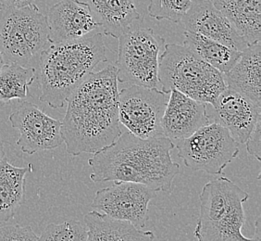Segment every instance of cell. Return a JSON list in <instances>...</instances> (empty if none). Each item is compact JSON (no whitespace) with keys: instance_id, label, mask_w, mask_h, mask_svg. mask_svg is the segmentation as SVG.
<instances>
[{"instance_id":"1","label":"cell","mask_w":261,"mask_h":241,"mask_svg":"<svg viewBox=\"0 0 261 241\" xmlns=\"http://www.w3.org/2000/svg\"><path fill=\"white\" fill-rule=\"evenodd\" d=\"M117 68L113 64L93 73L68 99L61 136L71 156L96 153L121 135Z\"/></svg>"},{"instance_id":"2","label":"cell","mask_w":261,"mask_h":241,"mask_svg":"<svg viewBox=\"0 0 261 241\" xmlns=\"http://www.w3.org/2000/svg\"><path fill=\"white\" fill-rule=\"evenodd\" d=\"M174 148L166 136L143 139L127 131L88 160L91 181L133 182L169 192L180 173L179 163L171 158Z\"/></svg>"},{"instance_id":"3","label":"cell","mask_w":261,"mask_h":241,"mask_svg":"<svg viewBox=\"0 0 261 241\" xmlns=\"http://www.w3.org/2000/svg\"><path fill=\"white\" fill-rule=\"evenodd\" d=\"M107 60V47L99 32L52 43L40 53L39 101L53 109L62 108L96 66Z\"/></svg>"},{"instance_id":"4","label":"cell","mask_w":261,"mask_h":241,"mask_svg":"<svg viewBox=\"0 0 261 241\" xmlns=\"http://www.w3.org/2000/svg\"><path fill=\"white\" fill-rule=\"evenodd\" d=\"M249 194L227 177L206 183L199 195L200 210L194 235L197 241H254L242 234L244 203Z\"/></svg>"},{"instance_id":"5","label":"cell","mask_w":261,"mask_h":241,"mask_svg":"<svg viewBox=\"0 0 261 241\" xmlns=\"http://www.w3.org/2000/svg\"><path fill=\"white\" fill-rule=\"evenodd\" d=\"M161 90H177L196 101L213 105L226 88L223 74L206 63L186 45L165 44L160 56Z\"/></svg>"},{"instance_id":"6","label":"cell","mask_w":261,"mask_h":241,"mask_svg":"<svg viewBox=\"0 0 261 241\" xmlns=\"http://www.w3.org/2000/svg\"><path fill=\"white\" fill-rule=\"evenodd\" d=\"M47 18L35 4L0 10V51L7 63L26 66L50 45Z\"/></svg>"},{"instance_id":"7","label":"cell","mask_w":261,"mask_h":241,"mask_svg":"<svg viewBox=\"0 0 261 241\" xmlns=\"http://www.w3.org/2000/svg\"><path fill=\"white\" fill-rule=\"evenodd\" d=\"M117 80L130 86L161 89L160 56L166 41L150 28L136 27L119 38Z\"/></svg>"},{"instance_id":"8","label":"cell","mask_w":261,"mask_h":241,"mask_svg":"<svg viewBox=\"0 0 261 241\" xmlns=\"http://www.w3.org/2000/svg\"><path fill=\"white\" fill-rule=\"evenodd\" d=\"M175 147L187 168L214 176L222 175L240 151L239 143L230 132L215 122L177 142Z\"/></svg>"},{"instance_id":"9","label":"cell","mask_w":261,"mask_h":241,"mask_svg":"<svg viewBox=\"0 0 261 241\" xmlns=\"http://www.w3.org/2000/svg\"><path fill=\"white\" fill-rule=\"evenodd\" d=\"M170 94L158 88L130 86L119 91V120L143 139L164 136L161 119Z\"/></svg>"},{"instance_id":"10","label":"cell","mask_w":261,"mask_h":241,"mask_svg":"<svg viewBox=\"0 0 261 241\" xmlns=\"http://www.w3.org/2000/svg\"><path fill=\"white\" fill-rule=\"evenodd\" d=\"M158 192L133 182H114V185L96 191L91 207L115 220L130 223L139 229L148 221V204Z\"/></svg>"},{"instance_id":"11","label":"cell","mask_w":261,"mask_h":241,"mask_svg":"<svg viewBox=\"0 0 261 241\" xmlns=\"http://www.w3.org/2000/svg\"><path fill=\"white\" fill-rule=\"evenodd\" d=\"M9 120L11 126L20 132L17 145L25 154L55 150L63 143L61 120L47 115L31 102H22Z\"/></svg>"},{"instance_id":"12","label":"cell","mask_w":261,"mask_h":241,"mask_svg":"<svg viewBox=\"0 0 261 241\" xmlns=\"http://www.w3.org/2000/svg\"><path fill=\"white\" fill-rule=\"evenodd\" d=\"M206 106V103L195 101L179 91L171 90L161 119L164 136L175 145L213 123Z\"/></svg>"},{"instance_id":"13","label":"cell","mask_w":261,"mask_h":241,"mask_svg":"<svg viewBox=\"0 0 261 241\" xmlns=\"http://www.w3.org/2000/svg\"><path fill=\"white\" fill-rule=\"evenodd\" d=\"M181 23L187 32L204 35L240 52L249 45L211 0H193Z\"/></svg>"},{"instance_id":"14","label":"cell","mask_w":261,"mask_h":241,"mask_svg":"<svg viewBox=\"0 0 261 241\" xmlns=\"http://www.w3.org/2000/svg\"><path fill=\"white\" fill-rule=\"evenodd\" d=\"M213 122L225 127L239 144H245L261 117V107L226 87L213 104Z\"/></svg>"},{"instance_id":"15","label":"cell","mask_w":261,"mask_h":241,"mask_svg":"<svg viewBox=\"0 0 261 241\" xmlns=\"http://www.w3.org/2000/svg\"><path fill=\"white\" fill-rule=\"evenodd\" d=\"M48 38L52 43L76 40L99 29L88 6L77 0H61L46 15Z\"/></svg>"},{"instance_id":"16","label":"cell","mask_w":261,"mask_h":241,"mask_svg":"<svg viewBox=\"0 0 261 241\" xmlns=\"http://www.w3.org/2000/svg\"><path fill=\"white\" fill-rule=\"evenodd\" d=\"M88 6L93 19L106 35L119 38L139 27L144 17L136 10L134 0H77Z\"/></svg>"},{"instance_id":"17","label":"cell","mask_w":261,"mask_h":241,"mask_svg":"<svg viewBox=\"0 0 261 241\" xmlns=\"http://www.w3.org/2000/svg\"><path fill=\"white\" fill-rule=\"evenodd\" d=\"M261 44L248 45L241 52L239 60L223 75L226 87L240 93L261 107Z\"/></svg>"},{"instance_id":"18","label":"cell","mask_w":261,"mask_h":241,"mask_svg":"<svg viewBox=\"0 0 261 241\" xmlns=\"http://www.w3.org/2000/svg\"><path fill=\"white\" fill-rule=\"evenodd\" d=\"M250 45L260 42L261 0H211Z\"/></svg>"},{"instance_id":"19","label":"cell","mask_w":261,"mask_h":241,"mask_svg":"<svg viewBox=\"0 0 261 241\" xmlns=\"http://www.w3.org/2000/svg\"><path fill=\"white\" fill-rule=\"evenodd\" d=\"M84 221L87 228L86 241H154L151 231H143L130 223L115 220L94 210L86 214Z\"/></svg>"},{"instance_id":"20","label":"cell","mask_w":261,"mask_h":241,"mask_svg":"<svg viewBox=\"0 0 261 241\" xmlns=\"http://www.w3.org/2000/svg\"><path fill=\"white\" fill-rule=\"evenodd\" d=\"M33 171L32 164L16 167L8 157L0 162V224L10 221L25 201V177Z\"/></svg>"},{"instance_id":"21","label":"cell","mask_w":261,"mask_h":241,"mask_svg":"<svg viewBox=\"0 0 261 241\" xmlns=\"http://www.w3.org/2000/svg\"><path fill=\"white\" fill-rule=\"evenodd\" d=\"M184 35L182 45L223 75L231 70L241 56L240 51L232 50L204 35L187 31L184 32Z\"/></svg>"},{"instance_id":"22","label":"cell","mask_w":261,"mask_h":241,"mask_svg":"<svg viewBox=\"0 0 261 241\" xmlns=\"http://www.w3.org/2000/svg\"><path fill=\"white\" fill-rule=\"evenodd\" d=\"M35 79V68L6 63L0 70V101L25 100L31 95L29 87Z\"/></svg>"},{"instance_id":"23","label":"cell","mask_w":261,"mask_h":241,"mask_svg":"<svg viewBox=\"0 0 261 241\" xmlns=\"http://www.w3.org/2000/svg\"><path fill=\"white\" fill-rule=\"evenodd\" d=\"M86 224L76 220H68L61 224L47 225L38 241H86Z\"/></svg>"},{"instance_id":"24","label":"cell","mask_w":261,"mask_h":241,"mask_svg":"<svg viewBox=\"0 0 261 241\" xmlns=\"http://www.w3.org/2000/svg\"><path fill=\"white\" fill-rule=\"evenodd\" d=\"M192 3L193 0H149L147 10L155 20L181 23Z\"/></svg>"},{"instance_id":"25","label":"cell","mask_w":261,"mask_h":241,"mask_svg":"<svg viewBox=\"0 0 261 241\" xmlns=\"http://www.w3.org/2000/svg\"><path fill=\"white\" fill-rule=\"evenodd\" d=\"M0 241H38L30 226L8 225L0 227Z\"/></svg>"},{"instance_id":"26","label":"cell","mask_w":261,"mask_h":241,"mask_svg":"<svg viewBox=\"0 0 261 241\" xmlns=\"http://www.w3.org/2000/svg\"><path fill=\"white\" fill-rule=\"evenodd\" d=\"M261 117L256 122V126L246 140V151L253 156L256 161H261Z\"/></svg>"},{"instance_id":"27","label":"cell","mask_w":261,"mask_h":241,"mask_svg":"<svg viewBox=\"0 0 261 241\" xmlns=\"http://www.w3.org/2000/svg\"><path fill=\"white\" fill-rule=\"evenodd\" d=\"M2 8L20 9L35 4V0H0Z\"/></svg>"},{"instance_id":"28","label":"cell","mask_w":261,"mask_h":241,"mask_svg":"<svg viewBox=\"0 0 261 241\" xmlns=\"http://www.w3.org/2000/svg\"><path fill=\"white\" fill-rule=\"evenodd\" d=\"M261 239V222L260 216L256 218V223H255V231H254V236L253 240L260 241Z\"/></svg>"},{"instance_id":"29","label":"cell","mask_w":261,"mask_h":241,"mask_svg":"<svg viewBox=\"0 0 261 241\" xmlns=\"http://www.w3.org/2000/svg\"><path fill=\"white\" fill-rule=\"evenodd\" d=\"M7 155H6V151L5 148H4V144H3V141L1 139V137H0V162L3 161V159L6 158Z\"/></svg>"},{"instance_id":"30","label":"cell","mask_w":261,"mask_h":241,"mask_svg":"<svg viewBox=\"0 0 261 241\" xmlns=\"http://www.w3.org/2000/svg\"><path fill=\"white\" fill-rule=\"evenodd\" d=\"M6 63H7V61H6L5 58H4V56L0 51V70L3 68V66L5 65Z\"/></svg>"},{"instance_id":"31","label":"cell","mask_w":261,"mask_h":241,"mask_svg":"<svg viewBox=\"0 0 261 241\" xmlns=\"http://www.w3.org/2000/svg\"><path fill=\"white\" fill-rule=\"evenodd\" d=\"M2 9V5H1V3H0V10Z\"/></svg>"}]
</instances>
